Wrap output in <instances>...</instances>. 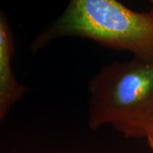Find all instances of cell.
Wrapping results in <instances>:
<instances>
[{"label": "cell", "mask_w": 153, "mask_h": 153, "mask_svg": "<svg viewBox=\"0 0 153 153\" xmlns=\"http://www.w3.org/2000/svg\"><path fill=\"white\" fill-rule=\"evenodd\" d=\"M152 4H153V1H152Z\"/></svg>", "instance_id": "obj_5"}, {"label": "cell", "mask_w": 153, "mask_h": 153, "mask_svg": "<svg viewBox=\"0 0 153 153\" xmlns=\"http://www.w3.org/2000/svg\"><path fill=\"white\" fill-rule=\"evenodd\" d=\"M88 125H111L126 138H142L153 118V61L133 58L102 66L88 83Z\"/></svg>", "instance_id": "obj_2"}, {"label": "cell", "mask_w": 153, "mask_h": 153, "mask_svg": "<svg viewBox=\"0 0 153 153\" xmlns=\"http://www.w3.org/2000/svg\"><path fill=\"white\" fill-rule=\"evenodd\" d=\"M87 38L134 58L153 61V10L136 12L116 0H72L32 44L33 51L53 39Z\"/></svg>", "instance_id": "obj_1"}, {"label": "cell", "mask_w": 153, "mask_h": 153, "mask_svg": "<svg viewBox=\"0 0 153 153\" xmlns=\"http://www.w3.org/2000/svg\"><path fill=\"white\" fill-rule=\"evenodd\" d=\"M145 138H146L148 145H149L150 148L152 150L153 152V118L151 121V123H149V125H148Z\"/></svg>", "instance_id": "obj_4"}, {"label": "cell", "mask_w": 153, "mask_h": 153, "mask_svg": "<svg viewBox=\"0 0 153 153\" xmlns=\"http://www.w3.org/2000/svg\"><path fill=\"white\" fill-rule=\"evenodd\" d=\"M14 51L11 29L6 17L0 11V123L27 91V88L18 82L11 68Z\"/></svg>", "instance_id": "obj_3"}]
</instances>
